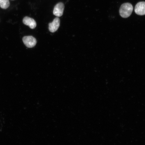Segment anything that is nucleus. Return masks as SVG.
<instances>
[{
  "instance_id": "1",
  "label": "nucleus",
  "mask_w": 145,
  "mask_h": 145,
  "mask_svg": "<svg viewBox=\"0 0 145 145\" xmlns=\"http://www.w3.org/2000/svg\"><path fill=\"white\" fill-rule=\"evenodd\" d=\"M133 10V7L129 3H123L121 5L119 10V13L121 17L128 18L131 15Z\"/></svg>"
},
{
  "instance_id": "2",
  "label": "nucleus",
  "mask_w": 145,
  "mask_h": 145,
  "mask_svg": "<svg viewBox=\"0 0 145 145\" xmlns=\"http://www.w3.org/2000/svg\"><path fill=\"white\" fill-rule=\"evenodd\" d=\"M23 41L27 48H32L35 46L37 43L35 38L32 36H25L23 38Z\"/></svg>"
},
{
  "instance_id": "3",
  "label": "nucleus",
  "mask_w": 145,
  "mask_h": 145,
  "mask_svg": "<svg viewBox=\"0 0 145 145\" xmlns=\"http://www.w3.org/2000/svg\"><path fill=\"white\" fill-rule=\"evenodd\" d=\"M65 8L64 5L62 3H59L54 7L53 11L54 15L60 17L63 15Z\"/></svg>"
},
{
  "instance_id": "4",
  "label": "nucleus",
  "mask_w": 145,
  "mask_h": 145,
  "mask_svg": "<svg viewBox=\"0 0 145 145\" xmlns=\"http://www.w3.org/2000/svg\"><path fill=\"white\" fill-rule=\"evenodd\" d=\"M135 12L138 15H145V2H140L136 5L135 8Z\"/></svg>"
},
{
  "instance_id": "5",
  "label": "nucleus",
  "mask_w": 145,
  "mask_h": 145,
  "mask_svg": "<svg viewBox=\"0 0 145 145\" xmlns=\"http://www.w3.org/2000/svg\"><path fill=\"white\" fill-rule=\"evenodd\" d=\"M60 26V20L57 17L55 18L52 23L49 24V30L51 32L57 31Z\"/></svg>"
},
{
  "instance_id": "6",
  "label": "nucleus",
  "mask_w": 145,
  "mask_h": 145,
  "mask_svg": "<svg viewBox=\"0 0 145 145\" xmlns=\"http://www.w3.org/2000/svg\"><path fill=\"white\" fill-rule=\"evenodd\" d=\"M23 22L25 25L29 26L31 29L35 28L37 25L36 21L33 19L28 17L24 18Z\"/></svg>"
},
{
  "instance_id": "7",
  "label": "nucleus",
  "mask_w": 145,
  "mask_h": 145,
  "mask_svg": "<svg viewBox=\"0 0 145 145\" xmlns=\"http://www.w3.org/2000/svg\"><path fill=\"white\" fill-rule=\"evenodd\" d=\"M9 0H0V7L2 8L6 9L10 6Z\"/></svg>"
}]
</instances>
